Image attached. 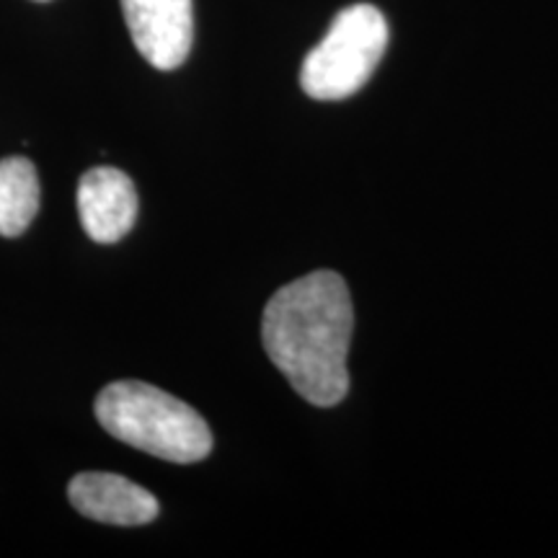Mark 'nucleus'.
<instances>
[{"instance_id": "f257e3e1", "label": "nucleus", "mask_w": 558, "mask_h": 558, "mask_svg": "<svg viewBox=\"0 0 558 558\" xmlns=\"http://www.w3.org/2000/svg\"><path fill=\"white\" fill-rule=\"evenodd\" d=\"M352 298L337 271H313L279 288L264 308L269 360L313 407H337L349 390Z\"/></svg>"}, {"instance_id": "f03ea898", "label": "nucleus", "mask_w": 558, "mask_h": 558, "mask_svg": "<svg viewBox=\"0 0 558 558\" xmlns=\"http://www.w3.org/2000/svg\"><path fill=\"white\" fill-rule=\"evenodd\" d=\"M94 409L111 437L169 463H199L213 452V432L205 418L150 383H109L96 396Z\"/></svg>"}, {"instance_id": "7ed1b4c3", "label": "nucleus", "mask_w": 558, "mask_h": 558, "mask_svg": "<svg viewBox=\"0 0 558 558\" xmlns=\"http://www.w3.org/2000/svg\"><path fill=\"white\" fill-rule=\"evenodd\" d=\"M386 47L388 24L383 13L367 3L349 5L308 52L300 70V86L318 101L349 99L373 78Z\"/></svg>"}, {"instance_id": "20e7f679", "label": "nucleus", "mask_w": 558, "mask_h": 558, "mask_svg": "<svg viewBox=\"0 0 558 558\" xmlns=\"http://www.w3.org/2000/svg\"><path fill=\"white\" fill-rule=\"evenodd\" d=\"M130 37L156 70L184 65L194 41L192 0H122Z\"/></svg>"}, {"instance_id": "39448f33", "label": "nucleus", "mask_w": 558, "mask_h": 558, "mask_svg": "<svg viewBox=\"0 0 558 558\" xmlns=\"http://www.w3.org/2000/svg\"><path fill=\"white\" fill-rule=\"evenodd\" d=\"M137 190L120 169L99 166L78 181L81 226L96 243H117L130 233L137 220Z\"/></svg>"}, {"instance_id": "423d86ee", "label": "nucleus", "mask_w": 558, "mask_h": 558, "mask_svg": "<svg viewBox=\"0 0 558 558\" xmlns=\"http://www.w3.org/2000/svg\"><path fill=\"white\" fill-rule=\"evenodd\" d=\"M68 499L83 518L122 527L148 525L160 512L158 499L148 488L117 473H78L70 481Z\"/></svg>"}, {"instance_id": "0eeeda50", "label": "nucleus", "mask_w": 558, "mask_h": 558, "mask_svg": "<svg viewBox=\"0 0 558 558\" xmlns=\"http://www.w3.org/2000/svg\"><path fill=\"white\" fill-rule=\"evenodd\" d=\"M39 213V177L29 158L0 160V235L16 239Z\"/></svg>"}, {"instance_id": "6e6552de", "label": "nucleus", "mask_w": 558, "mask_h": 558, "mask_svg": "<svg viewBox=\"0 0 558 558\" xmlns=\"http://www.w3.org/2000/svg\"><path fill=\"white\" fill-rule=\"evenodd\" d=\"M39 3H47V0H39Z\"/></svg>"}]
</instances>
